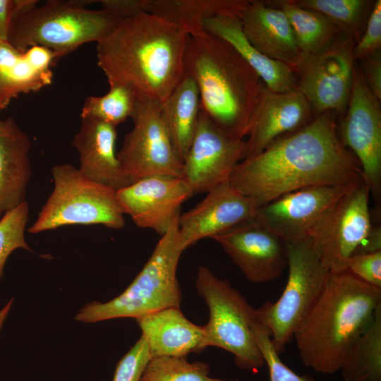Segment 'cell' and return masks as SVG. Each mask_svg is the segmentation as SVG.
Returning <instances> with one entry per match:
<instances>
[{
	"mask_svg": "<svg viewBox=\"0 0 381 381\" xmlns=\"http://www.w3.org/2000/svg\"><path fill=\"white\" fill-rule=\"evenodd\" d=\"M363 181L360 164L339 138L331 111L270 144L235 168L229 182L258 207L291 191Z\"/></svg>",
	"mask_w": 381,
	"mask_h": 381,
	"instance_id": "1",
	"label": "cell"
},
{
	"mask_svg": "<svg viewBox=\"0 0 381 381\" xmlns=\"http://www.w3.org/2000/svg\"><path fill=\"white\" fill-rule=\"evenodd\" d=\"M189 37L154 14L131 16L97 43V65L109 85H123L138 100L162 104L184 76Z\"/></svg>",
	"mask_w": 381,
	"mask_h": 381,
	"instance_id": "2",
	"label": "cell"
},
{
	"mask_svg": "<svg viewBox=\"0 0 381 381\" xmlns=\"http://www.w3.org/2000/svg\"><path fill=\"white\" fill-rule=\"evenodd\" d=\"M381 306V289L348 270L329 272L320 293L296 329L298 356L319 373L340 370Z\"/></svg>",
	"mask_w": 381,
	"mask_h": 381,
	"instance_id": "3",
	"label": "cell"
},
{
	"mask_svg": "<svg viewBox=\"0 0 381 381\" xmlns=\"http://www.w3.org/2000/svg\"><path fill=\"white\" fill-rule=\"evenodd\" d=\"M184 73L198 85L201 111L225 133L243 140L265 85L257 73L229 44L205 31L189 37Z\"/></svg>",
	"mask_w": 381,
	"mask_h": 381,
	"instance_id": "4",
	"label": "cell"
},
{
	"mask_svg": "<svg viewBox=\"0 0 381 381\" xmlns=\"http://www.w3.org/2000/svg\"><path fill=\"white\" fill-rule=\"evenodd\" d=\"M14 0L7 41L25 52L32 46L50 49L56 61L83 44L105 37L123 18L104 8H87L94 1Z\"/></svg>",
	"mask_w": 381,
	"mask_h": 381,
	"instance_id": "5",
	"label": "cell"
},
{
	"mask_svg": "<svg viewBox=\"0 0 381 381\" xmlns=\"http://www.w3.org/2000/svg\"><path fill=\"white\" fill-rule=\"evenodd\" d=\"M176 216L151 256L127 289L107 303L85 305L75 319L96 322L119 318L135 319L170 307L180 308L182 295L176 277L182 252Z\"/></svg>",
	"mask_w": 381,
	"mask_h": 381,
	"instance_id": "6",
	"label": "cell"
},
{
	"mask_svg": "<svg viewBox=\"0 0 381 381\" xmlns=\"http://www.w3.org/2000/svg\"><path fill=\"white\" fill-rule=\"evenodd\" d=\"M195 288L210 311L203 326L202 351L207 346L221 348L234 355L239 368L258 371L265 361L253 330L256 309L228 281L218 279L206 267H199Z\"/></svg>",
	"mask_w": 381,
	"mask_h": 381,
	"instance_id": "7",
	"label": "cell"
},
{
	"mask_svg": "<svg viewBox=\"0 0 381 381\" xmlns=\"http://www.w3.org/2000/svg\"><path fill=\"white\" fill-rule=\"evenodd\" d=\"M54 188L28 231L37 234L73 224L125 225L116 191L85 176L69 164L52 167Z\"/></svg>",
	"mask_w": 381,
	"mask_h": 381,
	"instance_id": "8",
	"label": "cell"
},
{
	"mask_svg": "<svg viewBox=\"0 0 381 381\" xmlns=\"http://www.w3.org/2000/svg\"><path fill=\"white\" fill-rule=\"evenodd\" d=\"M288 279L275 303L256 309V320L268 332L276 351L283 352L298 325L320 293L329 272L310 238L286 242Z\"/></svg>",
	"mask_w": 381,
	"mask_h": 381,
	"instance_id": "9",
	"label": "cell"
},
{
	"mask_svg": "<svg viewBox=\"0 0 381 381\" xmlns=\"http://www.w3.org/2000/svg\"><path fill=\"white\" fill-rule=\"evenodd\" d=\"M131 119L133 128L117 152L131 183L155 176L182 178L183 162L164 123L161 104L138 100Z\"/></svg>",
	"mask_w": 381,
	"mask_h": 381,
	"instance_id": "10",
	"label": "cell"
},
{
	"mask_svg": "<svg viewBox=\"0 0 381 381\" xmlns=\"http://www.w3.org/2000/svg\"><path fill=\"white\" fill-rule=\"evenodd\" d=\"M370 192L363 181L343 194L313 229L309 238L329 272L346 270L349 258L365 243L373 227Z\"/></svg>",
	"mask_w": 381,
	"mask_h": 381,
	"instance_id": "11",
	"label": "cell"
},
{
	"mask_svg": "<svg viewBox=\"0 0 381 381\" xmlns=\"http://www.w3.org/2000/svg\"><path fill=\"white\" fill-rule=\"evenodd\" d=\"M356 38L341 32L323 48L306 56L299 65L296 88L318 115L328 111L343 115L346 110L354 75Z\"/></svg>",
	"mask_w": 381,
	"mask_h": 381,
	"instance_id": "12",
	"label": "cell"
},
{
	"mask_svg": "<svg viewBox=\"0 0 381 381\" xmlns=\"http://www.w3.org/2000/svg\"><path fill=\"white\" fill-rule=\"evenodd\" d=\"M361 71L353 80L339 138L357 159L362 179L376 202L381 197V109Z\"/></svg>",
	"mask_w": 381,
	"mask_h": 381,
	"instance_id": "13",
	"label": "cell"
},
{
	"mask_svg": "<svg viewBox=\"0 0 381 381\" xmlns=\"http://www.w3.org/2000/svg\"><path fill=\"white\" fill-rule=\"evenodd\" d=\"M246 155V140L225 133L200 110L190 146L183 160L182 179L193 194L207 193L229 181Z\"/></svg>",
	"mask_w": 381,
	"mask_h": 381,
	"instance_id": "14",
	"label": "cell"
},
{
	"mask_svg": "<svg viewBox=\"0 0 381 381\" xmlns=\"http://www.w3.org/2000/svg\"><path fill=\"white\" fill-rule=\"evenodd\" d=\"M358 183L310 186L285 193L259 207L253 218L285 243L306 239L331 206Z\"/></svg>",
	"mask_w": 381,
	"mask_h": 381,
	"instance_id": "15",
	"label": "cell"
},
{
	"mask_svg": "<svg viewBox=\"0 0 381 381\" xmlns=\"http://www.w3.org/2000/svg\"><path fill=\"white\" fill-rule=\"evenodd\" d=\"M253 283L279 278L287 267L286 243L254 218L211 238Z\"/></svg>",
	"mask_w": 381,
	"mask_h": 381,
	"instance_id": "16",
	"label": "cell"
},
{
	"mask_svg": "<svg viewBox=\"0 0 381 381\" xmlns=\"http://www.w3.org/2000/svg\"><path fill=\"white\" fill-rule=\"evenodd\" d=\"M193 195L182 178L155 176L116 191L120 207L136 226L164 235L182 204Z\"/></svg>",
	"mask_w": 381,
	"mask_h": 381,
	"instance_id": "17",
	"label": "cell"
},
{
	"mask_svg": "<svg viewBox=\"0 0 381 381\" xmlns=\"http://www.w3.org/2000/svg\"><path fill=\"white\" fill-rule=\"evenodd\" d=\"M255 200L236 189L229 181L217 186L178 221L183 250L205 238H212L254 217Z\"/></svg>",
	"mask_w": 381,
	"mask_h": 381,
	"instance_id": "18",
	"label": "cell"
},
{
	"mask_svg": "<svg viewBox=\"0 0 381 381\" xmlns=\"http://www.w3.org/2000/svg\"><path fill=\"white\" fill-rule=\"evenodd\" d=\"M310 104L296 88L274 92L264 85L250 121L245 159L303 128L313 119Z\"/></svg>",
	"mask_w": 381,
	"mask_h": 381,
	"instance_id": "19",
	"label": "cell"
},
{
	"mask_svg": "<svg viewBox=\"0 0 381 381\" xmlns=\"http://www.w3.org/2000/svg\"><path fill=\"white\" fill-rule=\"evenodd\" d=\"M81 119L72 141L79 155L78 169L90 179L116 191L130 185L116 152V126L92 119Z\"/></svg>",
	"mask_w": 381,
	"mask_h": 381,
	"instance_id": "20",
	"label": "cell"
},
{
	"mask_svg": "<svg viewBox=\"0 0 381 381\" xmlns=\"http://www.w3.org/2000/svg\"><path fill=\"white\" fill-rule=\"evenodd\" d=\"M57 62L53 52L32 46L25 52L0 41V111L20 94L37 92L52 82L51 67Z\"/></svg>",
	"mask_w": 381,
	"mask_h": 381,
	"instance_id": "21",
	"label": "cell"
},
{
	"mask_svg": "<svg viewBox=\"0 0 381 381\" xmlns=\"http://www.w3.org/2000/svg\"><path fill=\"white\" fill-rule=\"evenodd\" d=\"M241 20L244 35L261 54L298 70L303 57L282 10L250 1Z\"/></svg>",
	"mask_w": 381,
	"mask_h": 381,
	"instance_id": "22",
	"label": "cell"
},
{
	"mask_svg": "<svg viewBox=\"0 0 381 381\" xmlns=\"http://www.w3.org/2000/svg\"><path fill=\"white\" fill-rule=\"evenodd\" d=\"M30 147L29 138L12 118L0 119V215L25 201Z\"/></svg>",
	"mask_w": 381,
	"mask_h": 381,
	"instance_id": "23",
	"label": "cell"
},
{
	"mask_svg": "<svg viewBox=\"0 0 381 381\" xmlns=\"http://www.w3.org/2000/svg\"><path fill=\"white\" fill-rule=\"evenodd\" d=\"M152 358L187 356L202 351L203 326L188 320L180 308H164L136 319Z\"/></svg>",
	"mask_w": 381,
	"mask_h": 381,
	"instance_id": "24",
	"label": "cell"
},
{
	"mask_svg": "<svg viewBox=\"0 0 381 381\" xmlns=\"http://www.w3.org/2000/svg\"><path fill=\"white\" fill-rule=\"evenodd\" d=\"M204 30L229 44L257 73L269 90L285 92L296 88L295 71L289 65L261 54L244 35L241 18L214 16L205 20Z\"/></svg>",
	"mask_w": 381,
	"mask_h": 381,
	"instance_id": "25",
	"label": "cell"
},
{
	"mask_svg": "<svg viewBox=\"0 0 381 381\" xmlns=\"http://www.w3.org/2000/svg\"><path fill=\"white\" fill-rule=\"evenodd\" d=\"M250 1L245 0H143L144 11L157 16L185 30L190 36L205 32V20L217 16L241 19Z\"/></svg>",
	"mask_w": 381,
	"mask_h": 381,
	"instance_id": "26",
	"label": "cell"
},
{
	"mask_svg": "<svg viewBox=\"0 0 381 381\" xmlns=\"http://www.w3.org/2000/svg\"><path fill=\"white\" fill-rule=\"evenodd\" d=\"M162 117L180 159L190 146L200 112V97L195 80L184 76L161 104Z\"/></svg>",
	"mask_w": 381,
	"mask_h": 381,
	"instance_id": "27",
	"label": "cell"
},
{
	"mask_svg": "<svg viewBox=\"0 0 381 381\" xmlns=\"http://www.w3.org/2000/svg\"><path fill=\"white\" fill-rule=\"evenodd\" d=\"M277 2L289 21L303 59L323 48L341 32L325 15L302 8L293 0Z\"/></svg>",
	"mask_w": 381,
	"mask_h": 381,
	"instance_id": "28",
	"label": "cell"
},
{
	"mask_svg": "<svg viewBox=\"0 0 381 381\" xmlns=\"http://www.w3.org/2000/svg\"><path fill=\"white\" fill-rule=\"evenodd\" d=\"M340 371L344 381H381V306L351 349Z\"/></svg>",
	"mask_w": 381,
	"mask_h": 381,
	"instance_id": "29",
	"label": "cell"
},
{
	"mask_svg": "<svg viewBox=\"0 0 381 381\" xmlns=\"http://www.w3.org/2000/svg\"><path fill=\"white\" fill-rule=\"evenodd\" d=\"M137 101L135 95L129 88L121 85H109V91L104 95L86 98L80 117L116 126L131 117Z\"/></svg>",
	"mask_w": 381,
	"mask_h": 381,
	"instance_id": "30",
	"label": "cell"
},
{
	"mask_svg": "<svg viewBox=\"0 0 381 381\" xmlns=\"http://www.w3.org/2000/svg\"><path fill=\"white\" fill-rule=\"evenodd\" d=\"M210 365L204 361L190 363L187 356L152 358L140 381H238L209 376Z\"/></svg>",
	"mask_w": 381,
	"mask_h": 381,
	"instance_id": "31",
	"label": "cell"
},
{
	"mask_svg": "<svg viewBox=\"0 0 381 381\" xmlns=\"http://www.w3.org/2000/svg\"><path fill=\"white\" fill-rule=\"evenodd\" d=\"M299 6L320 13L332 20L341 32L357 37L370 1L293 0Z\"/></svg>",
	"mask_w": 381,
	"mask_h": 381,
	"instance_id": "32",
	"label": "cell"
},
{
	"mask_svg": "<svg viewBox=\"0 0 381 381\" xmlns=\"http://www.w3.org/2000/svg\"><path fill=\"white\" fill-rule=\"evenodd\" d=\"M28 216L29 206L25 201L4 213L0 219V279L6 260L13 250L18 248L31 250L25 238Z\"/></svg>",
	"mask_w": 381,
	"mask_h": 381,
	"instance_id": "33",
	"label": "cell"
},
{
	"mask_svg": "<svg viewBox=\"0 0 381 381\" xmlns=\"http://www.w3.org/2000/svg\"><path fill=\"white\" fill-rule=\"evenodd\" d=\"M254 337L267 365L270 381H315L308 375H299L286 365L274 349L267 329L257 320L253 327Z\"/></svg>",
	"mask_w": 381,
	"mask_h": 381,
	"instance_id": "34",
	"label": "cell"
},
{
	"mask_svg": "<svg viewBox=\"0 0 381 381\" xmlns=\"http://www.w3.org/2000/svg\"><path fill=\"white\" fill-rule=\"evenodd\" d=\"M151 358L147 341L141 334L136 343L118 362L113 381H140Z\"/></svg>",
	"mask_w": 381,
	"mask_h": 381,
	"instance_id": "35",
	"label": "cell"
},
{
	"mask_svg": "<svg viewBox=\"0 0 381 381\" xmlns=\"http://www.w3.org/2000/svg\"><path fill=\"white\" fill-rule=\"evenodd\" d=\"M346 270L365 283L381 289V250L354 253L348 260Z\"/></svg>",
	"mask_w": 381,
	"mask_h": 381,
	"instance_id": "36",
	"label": "cell"
},
{
	"mask_svg": "<svg viewBox=\"0 0 381 381\" xmlns=\"http://www.w3.org/2000/svg\"><path fill=\"white\" fill-rule=\"evenodd\" d=\"M381 47V1L374 4L368 18L365 32L353 48L354 59H361L368 54L380 49Z\"/></svg>",
	"mask_w": 381,
	"mask_h": 381,
	"instance_id": "37",
	"label": "cell"
},
{
	"mask_svg": "<svg viewBox=\"0 0 381 381\" xmlns=\"http://www.w3.org/2000/svg\"><path fill=\"white\" fill-rule=\"evenodd\" d=\"M362 75L374 96L381 99V54L380 49L375 51L361 59Z\"/></svg>",
	"mask_w": 381,
	"mask_h": 381,
	"instance_id": "38",
	"label": "cell"
},
{
	"mask_svg": "<svg viewBox=\"0 0 381 381\" xmlns=\"http://www.w3.org/2000/svg\"><path fill=\"white\" fill-rule=\"evenodd\" d=\"M14 0H0V41H7Z\"/></svg>",
	"mask_w": 381,
	"mask_h": 381,
	"instance_id": "39",
	"label": "cell"
},
{
	"mask_svg": "<svg viewBox=\"0 0 381 381\" xmlns=\"http://www.w3.org/2000/svg\"><path fill=\"white\" fill-rule=\"evenodd\" d=\"M381 250V228L380 226L372 227L366 241L355 253H372Z\"/></svg>",
	"mask_w": 381,
	"mask_h": 381,
	"instance_id": "40",
	"label": "cell"
},
{
	"mask_svg": "<svg viewBox=\"0 0 381 381\" xmlns=\"http://www.w3.org/2000/svg\"><path fill=\"white\" fill-rule=\"evenodd\" d=\"M13 299H11L4 306L3 308L0 310V330L3 326V324L8 315V313L11 309V307L12 306Z\"/></svg>",
	"mask_w": 381,
	"mask_h": 381,
	"instance_id": "41",
	"label": "cell"
}]
</instances>
